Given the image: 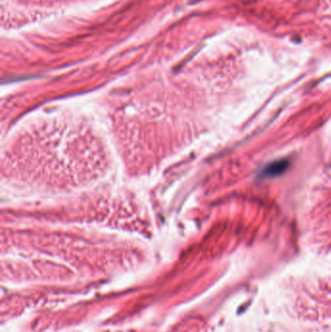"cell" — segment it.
Instances as JSON below:
<instances>
[{"instance_id": "obj_1", "label": "cell", "mask_w": 331, "mask_h": 332, "mask_svg": "<svg viewBox=\"0 0 331 332\" xmlns=\"http://www.w3.org/2000/svg\"><path fill=\"white\" fill-rule=\"evenodd\" d=\"M287 166H288V162L285 160L275 161L273 163H271L265 167L263 174L266 177H275V176H278V175L284 173L285 169L287 168Z\"/></svg>"}]
</instances>
